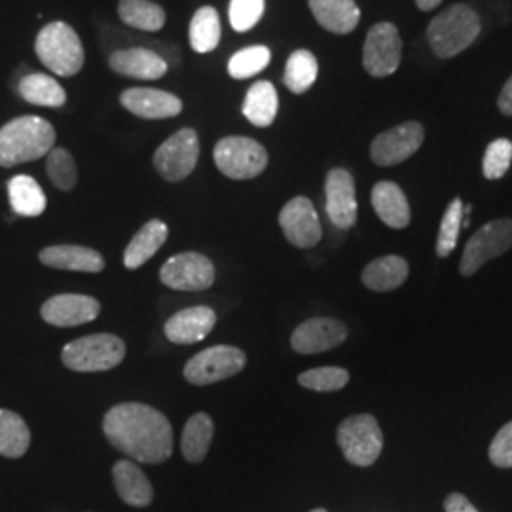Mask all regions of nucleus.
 <instances>
[{
	"mask_svg": "<svg viewBox=\"0 0 512 512\" xmlns=\"http://www.w3.org/2000/svg\"><path fill=\"white\" fill-rule=\"evenodd\" d=\"M110 444L141 463H164L173 452L171 423L156 408L124 403L110 408L103 420Z\"/></svg>",
	"mask_w": 512,
	"mask_h": 512,
	"instance_id": "nucleus-1",
	"label": "nucleus"
},
{
	"mask_svg": "<svg viewBox=\"0 0 512 512\" xmlns=\"http://www.w3.org/2000/svg\"><path fill=\"white\" fill-rule=\"evenodd\" d=\"M55 129L40 116H19L0 128V167H16L50 154Z\"/></svg>",
	"mask_w": 512,
	"mask_h": 512,
	"instance_id": "nucleus-2",
	"label": "nucleus"
},
{
	"mask_svg": "<svg viewBox=\"0 0 512 512\" xmlns=\"http://www.w3.org/2000/svg\"><path fill=\"white\" fill-rule=\"evenodd\" d=\"M480 35V18L467 4H454L429 23L427 38L439 57H454Z\"/></svg>",
	"mask_w": 512,
	"mask_h": 512,
	"instance_id": "nucleus-3",
	"label": "nucleus"
},
{
	"mask_svg": "<svg viewBox=\"0 0 512 512\" xmlns=\"http://www.w3.org/2000/svg\"><path fill=\"white\" fill-rule=\"evenodd\" d=\"M38 59L54 74L74 76L80 73L86 61L82 40L71 25L54 21L40 29L35 40Z\"/></svg>",
	"mask_w": 512,
	"mask_h": 512,
	"instance_id": "nucleus-4",
	"label": "nucleus"
},
{
	"mask_svg": "<svg viewBox=\"0 0 512 512\" xmlns=\"http://www.w3.org/2000/svg\"><path fill=\"white\" fill-rule=\"evenodd\" d=\"M63 365L74 372H105L126 357V344L114 334H92L63 348Z\"/></svg>",
	"mask_w": 512,
	"mask_h": 512,
	"instance_id": "nucleus-5",
	"label": "nucleus"
},
{
	"mask_svg": "<svg viewBox=\"0 0 512 512\" xmlns=\"http://www.w3.org/2000/svg\"><path fill=\"white\" fill-rule=\"evenodd\" d=\"M338 446L349 463L357 467H368L380 458L384 435L374 416L357 414L340 423Z\"/></svg>",
	"mask_w": 512,
	"mask_h": 512,
	"instance_id": "nucleus-6",
	"label": "nucleus"
},
{
	"mask_svg": "<svg viewBox=\"0 0 512 512\" xmlns=\"http://www.w3.org/2000/svg\"><path fill=\"white\" fill-rule=\"evenodd\" d=\"M213 156L220 173L234 181L255 179L268 165L266 148L249 137L220 139Z\"/></svg>",
	"mask_w": 512,
	"mask_h": 512,
	"instance_id": "nucleus-7",
	"label": "nucleus"
},
{
	"mask_svg": "<svg viewBox=\"0 0 512 512\" xmlns=\"http://www.w3.org/2000/svg\"><path fill=\"white\" fill-rule=\"evenodd\" d=\"M512 249V220L497 219L488 222L467 241L461 256L459 272L463 277L475 275L486 262Z\"/></svg>",
	"mask_w": 512,
	"mask_h": 512,
	"instance_id": "nucleus-8",
	"label": "nucleus"
},
{
	"mask_svg": "<svg viewBox=\"0 0 512 512\" xmlns=\"http://www.w3.org/2000/svg\"><path fill=\"white\" fill-rule=\"evenodd\" d=\"M200 139L194 129H179L154 154V167L169 183L184 181L198 164Z\"/></svg>",
	"mask_w": 512,
	"mask_h": 512,
	"instance_id": "nucleus-9",
	"label": "nucleus"
},
{
	"mask_svg": "<svg viewBox=\"0 0 512 512\" xmlns=\"http://www.w3.org/2000/svg\"><path fill=\"white\" fill-rule=\"evenodd\" d=\"M247 363L245 353L232 346H215L200 351L184 366L186 382L194 385H209L232 378L243 370Z\"/></svg>",
	"mask_w": 512,
	"mask_h": 512,
	"instance_id": "nucleus-10",
	"label": "nucleus"
},
{
	"mask_svg": "<svg viewBox=\"0 0 512 512\" xmlns=\"http://www.w3.org/2000/svg\"><path fill=\"white\" fill-rule=\"evenodd\" d=\"M403 57V40L393 23H376L365 40L363 65L374 78H385L395 73Z\"/></svg>",
	"mask_w": 512,
	"mask_h": 512,
	"instance_id": "nucleus-11",
	"label": "nucleus"
},
{
	"mask_svg": "<svg viewBox=\"0 0 512 512\" xmlns=\"http://www.w3.org/2000/svg\"><path fill=\"white\" fill-rule=\"evenodd\" d=\"M160 281L175 291H205L215 283V266L200 253H181L165 262Z\"/></svg>",
	"mask_w": 512,
	"mask_h": 512,
	"instance_id": "nucleus-12",
	"label": "nucleus"
},
{
	"mask_svg": "<svg viewBox=\"0 0 512 512\" xmlns=\"http://www.w3.org/2000/svg\"><path fill=\"white\" fill-rule=\"evenodd\" d=\"M423 145V128L418 122H406L380 133L370 147V158L376 165L389 167L406 162Z\"/></svg>",
	"mask_w": 512,
	"mask_h": 512,
	"instance_id": "nucleus-13",
	"label": "nucleus"
},
{
	"mask_svg": "<svg viewBox=\"0 0 512 512\" xmlns=\"http://www.w3.org/2000/svg\"><path fill=\"white\" fill-rule=\"evenodd\" d=\"M279 226L287 241L298 249H310L323 236L319 215L313 203L304 196H296L281 209Z\"/></svg>",
	"mask_w": 512,
	"mask_h": 512,
	"instance_id": "nucleus-14",
	"label": "nucleus"
},
{
	"mask_svg": "<svg viewBox=\"0 0 512 512\" xmlns=\"http://www.w3.org/2000/svg\"><path fill=\"white\" fill-rule=\"evenodd\" d=\"M325 194L330 222L340 230H349L357 222V196L351 173L340 167L330 169L325 181Z\"/></svg>",
	"mask_w": 512,
	"mask_h": 512,
	"instance_id": "nucleus-15",
	"label": "nucleus"
},
{
	"mask_svg": "<svg viewBox=\"0 0 512 512\" xmlns=\"http://www.w3.org/2000/svg\"><path fill=\"white\" fill-rule=\"evenodd\" d=\"M101 313V304L86 294H57L46 300L40 315L54 327H78L92 323Z\"/></svg>",
	"mask_w": 512,
	"mask_h": 512,
	"instance_id": "nucleus-16",
	"label": "nucleus"
},
{
	"mask_svg": "<svg viewBox=\"0 0 512 512\" xmlns=\"http://www.w3.org/2000/svg\"><path fill=\"white\" fill-rule=\"evenodd\" d=\"M348 338V329L330 317H315L296 327L291 338V346L296 353L313 355L338 348Z\"/></svg>",
	"mask_w": 512,
	"mask_h": 512,
	"instance_id": "nucleus-17",
	"label": "nucleus"
},
{
	"mask_svg": "<svg viewBox=\"0 0 512 512\" xmlns=\"http://www.w3.org/2000/svg\"><path fill=\"white\" fill-rule=\"evenodd\" d=\"M120 105L145 120H165L183 112V101L156 88H129L120 95Z\"/></svg>",
	"mask_w": 512,
	"mask_h": 512,
	"instance_id": "nucleus-18",
	"label": "nucleus"
},
{
	"mask_svg": "<svg viewBox=\"0 0 512 512\" xmlns=\"http://www.w3.org/2000/svg\"><path fill=\"white\" fill-rule=\"evenodd\" d=\"M217 323V313L207 308V306H196L188 310L175 313L167 323H165V336L173 344H196L202 342L209 332L215 329Z\"/></svg>",
	"mask_w": 512,
	"mask_h": 512,
	"instance_id": "nucleus-19",
	"label": "nucleus"
},
{
	"mask_svg": "<svg viewBox=\"0 0 512 512\" xmlns=\"http://www.w3.org/2000/svg\"><path fill=\"white\" fill-rule=\"evenodd\" d=\"M109 65L114 73L139 80H158L167 73L164 57L148 48L118 50L110 55Z\"/></svg>",
	"mask_w": 512,
	"mask_h": 512,
	"instance_id": "nucleus-20",
	"label": "nucleus"
},
{
	"mask_svg": "<svg viewBox=\"0 0 512 512\" xmlns=\"http://www.w3.org/2000/svg\"><path fill=\"white\" fill-rule=\"evenodd\" d=\"M40 262L55 270L86 272V274H99L105 268L103 256L90 247H82V245L46 247L40 253Z\"/></svg>",
	"mask_w": 512,
	"mask_h": 512,
	"instance_id": "nucleus-21",
	"label": "nucleus"
},
{
	"mask_svg": "<svg viewBox=\"0 0 512 512\" xmlns=\"http://www.w3.org/2000/svg\"><path fill=\"white\" fill-rule=\"evenodd\" d=\"M317 23L334 35H349L357 29L361 10L355 0H308Z\"/></svg>",
	"mask_w": 512,
	"mask_h": 512,
	"instance_id": "nucleus-22",
	"label": "nucleus"
},
{
	"mask_svg": "<svg viewBox=\"0 0 512 512\" xmlns=\"http://www.w3.org/2000/svg\"><path fill=\"white\" fill-rule=\"evenodd\" d=\"M372 207L384 224L403 230L410 224V205L399 184L382 181L372 188Z\"/></svg>",
	"mask_w": 512,
	"mask_h": 512,
	"instance_id": "nucleus-23",
	"label": "nucleus"
},
{
	"mask_svg": "<svg viewBox=\"0 0 512 512\" xmlns=\"http://www.w3.org/2000/svg\"><path fill=\"white\" fill-rule=\"evenodd\" d=\"M112 478L118 495L131 507H148L152 503V484L135 463L128 459L118 461L112 469Z\"/></svg>",
	"mask_w": 512,
	"mask_h": 512,
	"instance_id": "nucleus-24",
	"label": "nucleus"
},
{
	"mask_svg": "<svg viewBox=\"0 0 512 512\" xmlns=\"http://www.w3.org/2000/svg\"><path fill=\"white\" fill-rule=\"evenodd\" d=\"M408 262L403 256L387 255L372 260L363 270V283L370 291L387 293L403 285L408 277Z\"/></svg>",
	"mask_w": 512,
	"mask_h": 512,
	"instance_id": "nucleus-25",
	"label": "nucleus"
},
{
	"mask_svg": "<svg viewBox=\"0 0 512 512\" xmlns=\"http://www.w3.org/2000/svg\"><path fill=\"white\" fill-rule=\"evenodd\" d=\"M167 226L162 220H150L137 234L129 241L124 253V264L129 270L141 268L152 256L156 255L167 239Z\"/></svg>",
	"mask_w": 512,
	"mask_h": 512,
	"instance_id": "nucleus-26",
	"label": "nucleus"
},
{
	"mask_svg": "<svg viewBox=\"0 0 512 512\" xmlns=\"http://www.w3.org/2000/svg\"><path fill=\"white\" fill-rule=\"evenodd\" d=\"M279 109V99L275 92L274 84L260 80L255 82L243 101V116L256 126V128H268L274 124L275 116Z\"/></svg>",
	"mask_w": 512,
	"mask_h": 512,
	"instance_id": "nucleus-27",
	"label": "nucleus"
},
{
	"mask_svg": "<svg viewBox=\"0 0 512 512\" xmlns=\"http://www.w3.org/2000/svg\"><path fill=\"white\" fill-rule=\"evenodd\" d=\"M19 95L37 107H50L59 109L67 103V93L61 88V84L48 76V74L31 73L27 74L19 82Z\"/></svg>",
	"mask_w": 512,
	"mask_h": 512,
	"instance_id": "nucleus-28",
	"label": "nucleus"
},
{
	"mask_svg": "<svg viewBox=\"0 0 512 512\" xmlns=\"http://www.w3.org/2000/svg\"><path fill=\"white\" fill-rule=\"evenodd\" d=\"M8 196L19 217H38L46 209V196L40 184L29 175H16L8 183Z\"/></svg>",
	"mask_w": 512,
	"mask_h": 512,
	"instance_id": "nucleus-29",
	"label": "nucleus"
},
{
	"mask_svg": "<svg viewBox=\"0 0 512 512\" xmlns=\"http://www.w3.org/2000/svg\"><path fill=\"white\" fill-rule=\"evenodd\" d=\"M222 25H220L219 12L213 6H203L190 21L188 38L190 46L198 54H209L220 44Z\"/></svg>",
	"mask_w": 512,
	"mask_h": 512,
	"instance_id": "nucleus-30",
	"label": "nucleus"
},
{
	"mask_svg": "<svg viewBox=\"0 0 512 512\" xmlns=\"http://www.w3.org/2000/svg\"><path fill=\"white\" fill-rule=\"evenodd\" d=\"M213 433H215L213 420L203 412L194 414L190 420L186 421L183 439H181L184 459L190 463L203 461L213 442Z\"/></svg>",
	"mask_w": 512,
	"mask_h": 512,
	"instance_id": "nucleus-31",
	"label": "nucleus"
},
{
	"mask_svg": "<svg viewBox=\"0 0 512 512\" xmlns=\"http://www.w3.org/2000/svg\"><path fill=\"white\" fill-rule=\"evenodd\" d=\"M31 446V431L21 416L12 410H0V456L21 458Z\"/></svg>",
	"mask_w": 512,
	"mask_h": 512,
	"instance_id": "nucleus-32",
	"label": "nucleus"
},
{
	"mask_svg": "<svg viewBox=\"0 0 512 512\" xmlns=\"http://www.w3.org/2000/svg\"><path fill=\"white\" fill-rule=\"evenodd\" d=\"M118 16L129 27L148 33L160 31L165 25L164 8L150 0H120Z\"/></svg>",
	"mask_w": 512,
	"mask_h": 512,
	"instance_id": "nucleus-33",
	"label": "nucleus"
},
{
	"mask_svg": "<svg viewBox=\"0 0 512 512\" xmlns=\"http://www.w3.org/2000/svg\"><path fill=\"white\" fill-rule=\"evenodd\" d=\"M319 65L315 55L308 50H296L289 57L283 82L293 93H306L317 80Z\"/></svg>",
	"mask_w": 512,
	"mask_h": 512,
	"instance_id": "nucleus-34",
	"label": "nucleus"
},
{
	"mask_svg": "<svg viewBox=\"0 0 512 512\" xmlns=\"http://www.w3.org/2000/svg\"><path fill=\"white\" fill-rule=\"evenodd\" d=\"M272 59V52L266 46L243 48L230 57L228 73L236 80H245L255 74L262 73Z\"/></svg>",
	"mask_w": 512,
	"mask_h": 512,
	"instance_id": "nucleus-35",
	"label": "nucleus"
},
{
	"mask_svg": "<svg viewBox=\"0 0 512 512\" xmlns=\"http://www.w3.org/2000/svg\"><path fill=\"white\" fill-rule=\"evenodd\" d=\"M46 173L50 177V181L59 188V190H73L78 181V171L74 158L69 150L65 148H52L50 154L46 156Z\"/></svg>",
	"mask_w": 512,
	"mask_h": 512,
	"instance_id": "nucleus-36",
	"label": "nucleus"
},
{
	"mask_svg": "<svg viewBox=\"0 0 512 512\" xmlns=\"http://www.w3.org/2000/svg\"><path fill=\"white\" fill-rule=\"evenodd\" d=\"M349 382L348 370L338 368V366H323V368H313L304 374L298 376V384L306 389L313 391H338L346 387Z\"/></svg>",
	"mask_w": 512,
	"mask_h": 512,
	"instance_id": "nucleus-37",
	"label": "nucleus"
},
{
	"mask_svg": "<svg viewBox=\"0 0 512 512\" xmlns=\"http://www.w3.org/2000/svg\"><path fill=\"white\" fill-rule=\"evenodd\" d=\"M461 220H463V202L456 198L448 205L440 222L439 238H437V255L440 258L452 255V251L456 249L459 232H461Z\"/></svg>",
	"mask_w": 512,
	"mask_h": 512,
	"instance_id": "nucleus-38",
	"label": "nucleus"
},
{
	"mask_svg": "<svg viewBox=\"0 0 512 512\" xmlns=\"http://www.w3.org/2000/svg\"><path fill=\"white\" fill-rule=\"evenodd\" d=\"M512 164V143L509 139H495L490 143L484 154V164L482 171L484 177L490 181L501 179Z\"/></svg>",
	"mask_w": 512,
	"mask_h": 512,
	"instance_id": "nucleus-39",
	"label": "nucleus"
},
{
	"mask_svg": "<svg viewBox=\"0 0 512 512\" xmlns=\"http://www.w3.org/2000/svg\"><path fill=\"white\" fill-rule=\"evenodd\" d=\"M264 0H232L230 2V23L238 33L253 29L264 16Z\"/></svg>",
	"mask_w": 512,
	"mask_h": 512,
	"instance_id": "nucleus-40",
	"label": "nucleus"
},
{
	"mask_svg": "<svg viewBox=\"0 0 512 512\" xmlns=\"http://www.w3.org/2000/svg\"><path fill=\"white\" fill-rule=\"evenodd\" d=\"M490 459L495 467L512 469V421H509L505 427H501V431L492 440Z\"/></svg>",
	"mask_w": 512,
	"mask_h": 512,
	"instance_id": "nucleus-41",
	"label": "nucleus"
},
{
	"mask_svg": "<svg viewBox=\"0 0 512 512\" xmlns=\"http://www.w3.org/2000/svg\"><path fill=\"white\" fill-rule=\"evenodd\" d=\"M444 509L446 512H478L473 507V503L461 494L448 495L444 501Z\"/></svg>",
	"mask_w": 512,
	"mask_h": 512,
	"instance_id": "nucleus-42",
	"label": "nucleus"
},
{
	"mask_svg": "<svg viewBox=\"0 0 512 512\" xmlns=\"http://www.w3.org/2000/svg\"><path fill=\"white\" fill-rule=\"evenodd\" d=\"M497 105H499V110H501L503 114L512 116V76L507 80V84L503 86V92L499 95Z\"/></svg>",
	"mask_w": 512,
	"mask_h": 512,
	"instance_id": "nucleus-43",
	"label": "nucleus"
},
{
	"mask_svg": "<svg viewBox=\"0 0 512 512\" xmlns=\"http://www.w3.org/2000/svg\"><path fill=\"white\" fill-rule=\"evenodd\" d=\"M442 0H416V4H418V8L423 10V12H429V10H435L437 6H439Z\"/></svg>",
	"mask_w": 512,
	"mask_h": 512,
	"instance_id": "nucleus-44",
	"label": "nucleus"
},
{
	"mask_svg": "<svg viewBox=\"0 0 512 512\" xmlns=\"http://www.w3.org/2000/svg\"><path fill=\"white\" fill-rule=\"evenodd\" d=\"M311 512H327V511H325V509H315V511H311Z\"/></svg>",
	"mask_w": 512,
	"mask_h": 512,
	"instance_id": "nucleus-45",
	"label": "nucleus"
}]
</instances>
